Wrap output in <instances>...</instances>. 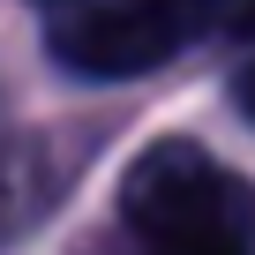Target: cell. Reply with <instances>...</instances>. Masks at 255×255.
<instances>
[{
  "instance_id": "7",
  "label": "cell",
  "mask_w": 255,
  "mask_h": 255,
  "mask_svg": "<svg viewBox=\"0 0 255 255\" xmlns=\"http://www.w3.org/2000/svg\"><path fill=\"white\" fill-rule=\"evenodd\" d=\"M45 8H75V0H45Z\"/></svg>"
},
{
  "instance_id": "5",
  "label": "cell",
  "mask_w": 255,
  "mask_h": 255,
  "mask_svg": "<svg viewBox=\"0 0 255 255\" xmlns=\"http://www.w3.org/2000/svg\"><path fill=\"white\" fill-rule=\"evenodd\" d=\"M233 90H240V113L255 120V68H240V83H233Z\"/></svg>"
},
{
  "instance_id": "4",
  "label": "cell",
  "mask_w": 255,
  "mask_h": 255,
  "mask_svg": "<svg viewBox=\"0 0 255 255\" xmlns=\"http://www.w3.org/2000/svg\"><path fill=\"white\" fill-rule=\"evenodd\" d=\"M15 225H30V158L0 150V240H8Z\"/></svg>"
},
{
  "instance_id": "3",
  "label": "cell",
  "mask_w": 255,
  "mask_h": 255,
  "mask_svg": "<svg viewBox=\"0 0 255 255\" xmlns=\"http://www.w3.org/2000/svg\"><path fill=\"white\" fill-rule=\"evenodd\" d=\"M188 38H255V0H173Z\"/></svg>"
},
{
  "instance_id": "1",
  "label": "cell",
  "mask_w": 255,
  "mask_h": 255,
  "mask_svg": "<svg viewBox=\"0 0 255 255\" xmlns=\"http://www.w3.org/2000/svg\"><path fill=\"white\" fill-rule=\"evenodd\" d=\"M120 233L143 255H255V188L203 143H150L120 173Z\"/></svg>"
},
{
  "instance_id": "2",
  "label": "cell",
  "mask_w": 255,
  "mask_h": 255,
  "mask_svg": "<svg viewBox=\"0 0 255 255\" xmlns=\"http://www.w3.org/2000/svg\"><path fill=\"white\" fill-rule=\"evenodd\" d=\"M45 45H53V60L68 75L120 83V75L165 68L188 45V23H180L173 0H75V8L45 30Z\"/></svg>"
},
{
  "instance_id": "6",
  "label": "cell",
  "mask_w": 255,
  "mask_h": 255,
  "mask_svg": "<svg viewBox=\"0 0 255 255\" xmlns=\"http://www.w3.org/2000/svg\"><path fill=\"white\" fill-rule=\"evenodd\" d=\"M105 255H143V248H105Z\"/></svg>"
}]
</instances>
